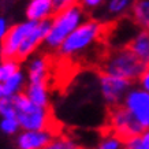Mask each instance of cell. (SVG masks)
Masks as SVG:
<instances>
[{
	"mask_svg": "<svg viewBox=\"0 0 149 149\" xmlns=\"http://www.w3.org/2000/svg\"><path fill=\"white\" fill-rule=\"evenodd\" d=\"M86 19L85 10L79 4L71 6L68 8L60 10L54 14L51 18L49 30L44 40V48L51 52H56L59 47L62 45L70 33L77 29L84 21Z\"/></svg>",
	"mask_w": 149,
	"mask_h": 149,
	"instance_id": "1",
	"label": "cell"
},
{
	"mask_svg": "<svg viewBox=\"0 0 149 149\" xmlns=\"http://www.w3.org/2000/svg\"><path fill=\"white\" fill-rule=\"evenodd\" d=\"M103 32L104 26L101 22L96 19H85L77 29L68 34L56 52L62 58H75L78 55H82L100 40Z\"/></svg>",
	"mask_w": 149,
	"mask_h": 149,
	"instance_id": "2",
	"label": "cell"
},
{
	"mask_svg": "<svg viewBox=\"0 0 149 149\" xmlns=\"http://www.w3.org/2000/svg\"><path fill=\"white\" fill-rule=\"evenodd\" d=\"M145 68L146 67L129 49V47L111 51L101 63V72L125 78L131 82H136Z\"/></svg>",
	"mask_w": 149,
	"mask_h": 149,
	"instance_id": "3",
	"label": "cell"
},
{
	"mask_svg": "<svg viewBox=\"0 0 149 149\" xmlns=\"http://www.w3.org/2000/svg\"><path fill=\"white\" fill-rule=\"evenodd\" d=\"M13 100L21 130H40L51 127V113L48 107L33 104L23 92L13 96Z\"/></svg>",
	"mask_w": 149,
	"mask_h": 149,
	"instance_id": "4",
	"label": "cell"
},
{
	"mask_svg": "<svg viewBox=\"0 0 149 149\" xmlns=\"http://www.w3.org/2000/svg\"><path fill=\"white\" fill-rule=\"evenodd\" d=\"M133 86V82L125 78H119L115 75H109L105 72H101L99 77V91L103 97L104 103L108 107H116L123 103V99L130 88Z\"/></svg>",
	"mask_w": 149,
	"mask_h": 149,
	"instance_id": "5",
	"label": "cell"
},
{
	"mask_svg": "<svg viewBox=\"0 0 149 149\" xmlns=\"http://www.w3.org/2000/svg\"><path fill=\"white\" fill-rule=\"evenodd\" d=\"M108 127L109 131L115 133L116 136H119L123 140L138 136L144 131L141 125L131 116V113L122 104L111 108L108 115Z\"/></svg>",
	"mask_w": 149,
	"mask_h": 149,
	"instance_id": "6",
	"label": "cell"
},
{
	"mask_svg": "<svg viewBox=\"0 0 149 149\" xmlns=\"http://www.w3.org/2000/svg\"><path fill=\"white\" fill-rule=\"evenodd\" d=\"M122 105L144 130L149 129V92L141 89L140 86H131L123 99Z\"/></svg>",
	"mask_w": 149,
	"mask_h": 149,
	"instance_id": "7",
	"label": "cell"
},
{
	"mask_svg": "<svg viewBox=\"0 0 149 149\" xmlns=\"http://www.w3.org/2000/svg\"><path fill=\"white\" fill-rule=\"evenodd\" d=\"M36 23V21L26 19L23 22L17 23V25L10 27L6 37L0 42V56H1V59H17V54H18V49L22 44V41L25 40L27 33L34 27Z\"/></svg>",
	"mask_w": 149,
	"mask_h": 149,
	"instance_id": "8",
	"label": "cell"
},
{
	"mask_svg": "<svg viewBox=\"0 0 149 149\" xmlns=\"http://www.w3.org/2000/svg\"><path fill=\"white\" fill-rule=\"evenodd\" d=\"M49 25L51 19L40 21L34 25V27L27 33V36L25 37V40L19 47L18 54H17L18 60H25V59L30 58L33 54H36V51L44 44V40L49 30Z\"/></svg>",
	"mask_w": 149,
	"mask_h": 149,
	"instance_id": "9",
	"label": "cell"
},
{
	"mask_svg": "<svg viewBox=\"0 0 149 149\" xmlns=\"http://www.w3.org/2000/svg\"><path fill=\"white\" fill-rule=\"evenodd\" d=\"M55 137L51 127L40 130H22L17 136L18 149H42Z\"/></svg>",
	"mask_w": 149,
	"mask_h": 149,
	"instance_id": "10",
	"label": "cell"
},
{
	"mask_svg": "<svg viewBox=\"0 0 149 149\" xmlns=\"http://www.w3.org/2000/svg\"><path fill=\"white\" fill-rule=\"evenodd\" d=\"M49 75V60L45 55H34L27 58L26 78L27 82L47 81Z\"/></svg>",
	"mask_w": 149,
	"mask_h": 149,
	"instance_id": "11",
	"label": "cell"
},
{
	"mask_svg": "<svg viewBox=\"0 0 149 149\" xmlns=\"http://www.w3.org/2000/svg\"><path fill=\"white\" fill-rule=\"evenodd\" d=\"M55 13L52 0H30L26 7V19L40 22L51 19Z\"/></svg>",
	"mask_w": 149,
	"mask_h": 149,
	"instance_id": "12",
	"label": "cell"
},
{
	"mask_svg": "<svg viewBox=\"0 0 149 149\" xmlns=\"http://www.w3.org/2000/svg\"><path fill=\"white\" fill-rule=\"evenodd\" d=\"M129 49L137 56V59L145 67H149V32L141 29L129 41Z\"/></svg>",
	"mask_w": 149,
	"mask_h": 149,
	"instance_id": "13",
	"label": "cell"
},
{
	"mask_svg": "<svg viewBox=\"0 0 149 149\" xmlns=\"http://www.w3.org/2000/svg\"><path fill=\"white\" fill-rule=\"evenodd\" d=\"M23 93L33 104L49 108V88L47 81L27 82L23 89Z\"/></svg>",
	"mask_w": 149,
	"mask_h": 149,
	"instance_id": "14",
	"label": "cell"
},
{
	"mask_svg": "<svg viewBox=\"0 0 149 149\" xmlns=\"http://www.w3.org/2000/svg\"><path fill=\"white\" fill-rule=\"evenodd\" d=\"M26 84H27L26 72H23L22 68H19L18 71H15L8 79H6V81L1 84L3 93H4V96L13 97V96L23 92Z\"/></svg>",
	"mask_w": 149,
	"mask_h": 149,
	"instance_id": "15",
	"label": "cell"
},
{
	"mask_svg": "<svg viewBox=\"0 0 149 149\" xmlns=\"http://www.w3.org/2000/svg\"><path fill=\"white\" fill-rule=\"evenodd\" d=\"M131 18L140 29L149 32V0H136L131 4Z\"/></svg>",
	"mask_w": 149,
	"mask_h": 149,
	"instance_id": "16",
	"label": "cell"
},
{
	"mask_svg": "<svg viewBox=\"0 0 149 149\" xmlns=\"http://www.w3.org/2000/svg\"><path fill=\"white\" fill-rule=\"evenodd\" d=\"M95 149H125V140L116 136L112 131H108L97 142Z\"/></svg>",
	"mask_w": 149,
	"mask_h": 149,
	"instance_id": "17",
	"label": "cell"
},
{
	"mask_svg": "<svg viewBox=\"0 0 149 149\" xmlns=\"http://www.w3.org/2000/svg\"><path fill=\"white\" fill-rule=\"evenodd\" d=\"M21 68V60L18 59H3L0 63V84L8 79L15 71Z\"/></svg>",
	"mask_w": 149,
	"mask_h": 149,
	"instance_id": "18",
	"label": "cell"
},
{
	"mask_svg": "<svg viewBox=\"0 0 149 149\" xmlns=\"http://www.w3.org/2000/svg\"><path fill=\"white\" fill-rule=\"evenodd\" d=\"M42 149H85V148H82L81 145L77 144L75 141L68 138V137L55 136L49 144L47 145V146H44Z\"/></svg>",
	"mask_w": 149,
	"mask_h": 149,
	"instance_id": "19",
	"label": "cell"
},
{
	"mask_svg": "<svg viewBox=\"0 0 149 149\" xmlns=\"http://www.w3.org/2000/svg\"><path fill=\"white\" fill-rule=\"evenodd\" d=\"M133 0H109L107 4V13L112 17H119L131 7Z\"/></svg>",
	"mask_w": 149,
	"mask_h": 149,
	"instance_id": "20",
	"label": "cell"
},
{
	"mask_svg": "<svg viewBox=\"0 0 149 149\" xmlns=\"http://www.w3.org/2000/svg\"><path fill=\"white\" fill-rule=\"evenodd\" d=\"M21 130L19 122L17 116L13 118H1L0 120V131L6 134V136H14V134H18Z\"/></svg>",
	"mask_w": 149,
	"mask_h": 149,
	"instance_id": "21",
	"label": "cell"
},
{
	"mask_svg": "<svg viewBox=\"0 0 149 149\" xmlns=\"http://www.w3.org/2000/svg\"><path fill=\"white\" fill-rule=\"evenodd\" d=\"M17 116L15 105H14L13 97L4 96L0 100V118H13Z\"/></svg>",
	"mask_w": 149,
	"mask_h": 149,
	"instance_id": "22",
	"label": "cell"
},
{
	"mask_svg": "<svg viewBox=\"0 0 149 149\" xmlns=\"http://www.w3.org/2000/svg\"><path fill=\"white\" fill-rule=\"evenodd\" d=\"M125 149H149V146H146L141 141L140 134H138V136L130 137V138L125 140Z\"/></svg>",
	"mask_w": 149,
	"mask_h": 149,
	"instance_id": "23",
	"label": "cell"
},
{
	"mask_svg": "<svg viewBox=\"0 0 149 149\" xmlns=\"http://www.w3.org/2000/svg\"><path fill=\"white\" fill-rule=\"evenodd\" d=\"M55 7V11H60V10L68 8L71 6H75L79 3V0H52Z\"/></svg>",
	"mask_w": 149,
	"mask_h": 149,
	"instance_id": "24",
	"label": "cell"
},
{
	"mask_svg": "<svg viewBox=\"0 0 149 149\" xmlns=\"http://www.w3.org/2000/svg\"><path fill=\"white\" fill-rule=\"evenodd\" d=\"M104 3V0H79L78 4L84 10H96Z\"/></svg>",
	"mask_w": 149,
	"mask_h": 149,
	"instance_id": "25",
	"label": "cell"
},
{
	"mask_svg": "<svg viewBox=\"0 0 149 149\" xmlns=\"http://www.w3.org/2000/svg\"><path fill=\"white\" fill-rule=\"evenodd\" d=\"M137 82H138V86L141 89L149 92V67L145 68L144 72L141 74V77L137 79Z\"/></svg>",
	"mask_w": 149,
	"mask_h": 149,
	"instance_id": "26",
	"label": "cell"
},
{
	"mask_svg": "<svg viewBox=\"0 0 149 149\" xmlns=\"http://www.w3.org/2000/svg\"><path fill=\"white\" fill-rule=\"evenodd\" d=\"M10 30V26H8V22L6 18H1L0 17V42L3 41V38L6 37L7 32Z\"/></svg>",
	"mask_w": 149,
	"mask_h": 149,
	"instance_id": "27",
	"label": "cell"
},
{
	"mask_svg": "<svg viewBox=\"0 0 149 149\" xmlns=\"http://www.w3.org/2000/svg\"><path fill=\"white\" fill-rule=\"evenodd\" d=\"M4 97V93H3V88H1V84H0V100Z\"/></svg>",
	"mask_w": 149,
	"mask_h": 149,
	"instance_id": "28",
	"label": "cell"
}]
</instances>
